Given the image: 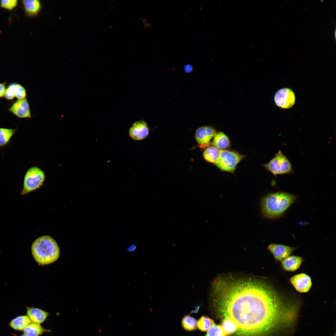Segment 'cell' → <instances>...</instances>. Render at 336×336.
I'll use <instances>...</instances> for the list:
<instances>
[{
  "mask_svg": "<svg viewBox=\"0 0 336 336\" xmlns=\"http://www.w3.org/2000/svg\"><path fill=\"white\" fill-rule=\"evenodd\" d=\"M213 289L217 309L236 324L240 336H262L291 309L283 296L262 280L219 277Z\"/></svg>",
  "mask_w": 336,
  "mask_h": 336,
  "instance_id": "1",
  "label": "cell"
},
{
  "mask_svg": "<svg viewBox=\"0 0 336 336\" xmlns=\"http://www.w3.org/2000/svg\"><path fill=\"white\" fill-rule=\"evenodd\" d=\"M296 197L294 195L284 192H273L267 195L260 201L262 215L269 219L281 217L295 202Z\"/></svg>",
  "mask_w": 336,
  "mask_h": 336,
  "instance_id": "2",
  "label": "cell"
},
{
  "mask_svg": "<svg viewBox=\"0 0 336 336\" xmlns=\"http://www.w3.org/2000/svg\"><path fill=\"white\" fill-rule=\"evenodd\" d=\"M31 250L35 260L40 265L53 263L60 256V248L57 243L48 235L36 239L32 244Z\"/></svg>",
  "mask_w": 336,
  "mask_h": 336,
  "instance_id": "3",
  "label": "cell"
},
{
  "mask_svg": "<svg viewBox=\"0 0 336 336\" xmlns=\"http://www.w3.org/2000/svg\"><path fill=\"white\" fill-rule=\"evenodd\" d=\"M45 176L44 172L37 166L28 169L24 177L21 195H25L39 189L43 184Z\"/></svg>",
  "mask_w": 336,
  "mask_h": 336,
  "instance_id": "4",
  "label": "cell"
},
{
  "mask_svg": "<svg viewBox=\"0 0 336 336\" xmlns=\"http://www.w3.org/2000/svg\"><path fill=\"white\" fill-rule=\"evenodd\" d=\"M266 169L275 176L293 172L292 165L287 157L279 150L275 156L264 165Z\"/></svg>",
  "mask_w": 336,
  "mask_h": 336,
  "instance_id": "5",
  "label": "cell"
},
{
  "mask_svg": "<svg viewBox=\"0 0 336 336\" xmlns=\"http://www.w3.org/2000/svg\"><path fill=\"white\" fill-rule=\"evenodd\" d=\"M244 156V155L235 152L220 150L219 158L215 164L222 171L232 172Z\"/></svg>",
  "mask_w": 336,
  "mask_h": 336,
  "instance_id": "6",
  "label": "cell"
},
{
  "mask_svg": "<svg viewBox=\"0 0 336 336\" xmlns=\"http://www.w3.org/2000/svg\"><path fill=\"white\" fill-rule=\"evenodd\" d=\"M274 101L278 107L289 109L293 106L296 101L295 94L290 89L283 88L278 90L274 96Z\"/></svg>",
  "mask_w": 336,
  "mask_h": 336,
  "instance_id": "7",
  "label": "cell"
},
{
  "mask_svg": "<svg viewBox=\"0 0 336 336\" xmlns=\"http://www.w3.org/2000/svg\"><path fill=\"white\" fill-rule=\"evenodd\" d=\"M290 283L300 293H306L310 289L312 282L310 277L305 273L295 275L289 279Z\"/></svg>",
  "mask_w": 336,
  "mask_h": 336,
  "instance_id": "8",
  "label": "cell"
},
{
  "mask_svg": "<svg viewBox=\"0 0 336 336\" xmlns=\"http://www.w3.org/2000/svg\"><path fill=\"white\" fill-rule=\"evenodd\" d=\"M297 248L280 244L272 243L267 247V249L273 255L276 261H281L291 255Z\"/></svg>",
  "mask_w": 336,
  "mask_h": 336,
  "instance_id": "9",
  "label": "cell"
},
{
  "mask_svg": "<svg viewBox=\"0 0 336 336\" xmlns=\"http://www.w3.org/2000/svg\"><path fill=\"white\" fill-rule=\"evenodd\" d=\"M8 110L20 118L31 117L29 105L26 98L17 100L13 103Z\"/></svg>",
  "mask_w": 336,
  "mask_h": 336,
  "instance_id": "10",
  "label": "cell"
},
{
  "mask_svg": "<svg viewBox=\"0 0 336 336\" xmlns=\"http://www.w3.org/2000/svg\"><path fill=\"white\" fill-rule=\"evenodd\" d=\"M149 133V128L147 123L143 120L134 123L129 129V135L133 140L139 141L146 138Z\"/></svg>",
  "mask_w": 336,
  "mask_h": 336,
  "instance_id": "11",
  "label": "cell"
},
{
  "mask_svg": "<svg viewBox=\"0 0 336 336\" xmlns=\"http://www.w3.org/2000/svg\"><path fill=\"white\" fill-rule=\"evenodd\" d=\"M216 134L214 128L210 126H202L196 130L195 137L198 142L201 145H208L211 139Z\"/></svg>",
  "mask_w": 336,
  "mask_h": 336,
  "instance_id": "12",
  "label": "cell"
},
{
  "mask_svg": "<svg viewBox=\"0 0 336 336\" xmlns=\"http://www.w3.org/2000/svg\"><path fill=\"white\" fill-rule=\"evenodd\" d=\"M25 15L29 17L38 15L40 12L42 4L40 0H23L21 1Z\"/></svg>",
  "mask_w": 336,
  "mask_h": 336,
  "instance_id": "13",
  "label": "cell"
},
{
  "mask_svg": "<svg viewBox=\"0 0 336 336\" xmlns=\"http://www.w3.org/2000/svg\"><path fill=\"white\" fill-rule=\"evenodd\" d=\"M303 261L302 257L297 255H290L281 260V266L285 271L293 272L298 269Z\"/></svg>",
  "mask_w": 336,
  "mask_h": 336,
  "instance_id": "14",
  "label": "cell"
},
{
  "mask_svg": "<svg viewBox=\"0 0 336 336\" xmlns=\"http://www.w3.org/2000/svg\"><path fill=\"white\" fill-rule=\"evenodd\" d=\"M27 315L32 322L40 324L47 319L50 313L40 309L26 306Z\"/></svg>",
  "mask_w": 336,
  "mask_h": 336,
  "instance_id": "15",
  "label": "cell"
},
{
  "mask_svg": "<svg viewBox=\"0 0 336 336\" xmlns=\"http://www.w3.org/2000/svg\"><path fill=\"white\" fill-rule=\"evenodd\" d=\"M32 322L27 315H21L17 316L12 319L9 325L15 330L21 331Z\"/></svg>",
  "mask_w": 336,
  "mask_h": 336,
  "instance_id": "16",
  "label": "cell"
},
{
  "mask_svg": "<svg viewBox=\"0 0 336 336\" xmlns=\"http://www.w3.org/2000/svg\"><path fill=\"white\" fill-rule=\"evenodd\" d=\"M24 334L27 336H40L44 333L50 332L51 330L45 329L40 324L32 322L23 330Z\"/></svg>",
  "mask_w": 336,
  "mask_h": 336,
  "instance_id": "17",
  "label": "cell"
},
{
  "mask_svg": "<svg viewBox=\"0 0 336 336\" xmlns=\"http://www.w3.org/2000/svg\"><path fill=\"white\" fill-rule=\"evenodd\" d=\"M212 143L214 147L222 150L229 147L230 141L228 137L225 133L219 132L214 136Z\"/></svg>",
  "mask_w": 336,
  "mask_h": 336,
  "instance_id": "18",
  "label": "cell"
},
{
  "mask_svg": "<svg viewBox=\"0 0 336 336\" xmlns=\"http://www.w3.org/2000/svg\"><path fill=\"white\" fill-rule=\"evenodd\" d=\"M17 128H0V148H2L8 144L16 133Z\"/></svg>",
  "mask_w": 336,
  "mask_h": 336,
  "instance_id": "19",
  "label": "cell"
},
{
  "mask_svg": "<svg viewBox=\"0 0 336 336\" xmlns=\"http://www.w3.org/2000/svg\"><path fill=\"white\" fill-rule=\"evenodd\" d=\"M220 150L214 146L208 147L204 152L203 156L207 161L215 164L219 158Z\"/></svg>",
  "mask_w": 336,
  "mask_h": 336,
  "instance_id": "20",
  "label": "cell"
},
{
  "mask_svg": "<svg viewBox=\"0 0 336 336\" xmlns=\"http://www.w3.org/2000/svg\"><path fill=\"white\" fill-rule=\"evenodd\" d=\"M221 326L226 336L236 332L237 329L236 324L227 316H225Z\"/></svg>",
  "mask_w": 336,
  "mask_h": 336,
  "instance_id": "21",
  "label": "cell"
},
{
  "mask_svg": "<svg viewBox=\"0 0 336 336\" xmlns=\"http://www.w3.org/2000/svg\"><path fill=\"white\" fill-rule=\"evenodd\" d=\"M182 325L183 328L187 331H193L197 329V321L193 317L187 315L182 320Z\"/></svg>",
  "mask_w": 336,
  "mask_h": 336,
  "instance_id": "22",
  "label": "cell"
},
{
  "mask_svg": "<svg viewBox=\"0 0 336 336\" xmlns=\"http://www.w3.org/2000/svg\"><path fill=\"white\" fill-rule=\"evenodd\" d=\"M214 324L213 320L209 317L203 316L197 321V327L201 331H207Z\"/></svg>",
  "mask_w": 336,
  "mask_h": 336,
  "instance_id": "23",
  "label": "cell"
},
{
  "mask_svg": "<svg viewBox=\"0 0 336 336\" xmlns=\"http://www.w3.org/2000/svg\"><path fill=\"white\" fill-rule=\"evenodd\" d=\"M205 336H226L221 325L213 324L207 331Z\"/></svg>",
  "mask_w": 336,
  "mask_h": 336,
  "instance_id": "24",
  "label": "cell"
},
{
  "mask_svg": "<svg viewBox=\"0 0 336 336\" xmlns=\"http://www.w3.org/2000/svg\"><path fill=\"white\" fill-rule=\"evenodd\" d=\"M14 89L15 96L17 100L26 98V91L21 85L16 83H14Z\"/></svg>",
  "mask_w": 336,
  "mask_h": 336,
  "instance_id": "25",
  "label": "cell"
},
{
  "mask_svg": "<svg viewBox=\"0 0 336 336\" xmlns=\"http://www.w3.org/2000/svg\"><path fill=\"white\" fill-rule=\"evenodd\" d=\"M17 0H1L0 1V8L11 12L18 5Z\"/></svg>",
  "mask_w": 336,
  "mask_h": 336,
  "instance_id": "26",
  "label": "cell"
},
{
  "mask_svg": "<svg viewBox=\"0 0 336 336\" xmlns=\"http://www.w3.org/2000/svg\"><path fill=\"white\" fill-rule=\"evenodd\" d=\"M4 96L7 100H11L15 97L14 83L9 85L6 88Z\"/></svg>",
  "mask_w": 336,
  "mask_h": 336,
  "instance_id": "27",
  "label": "cell"
},
{
  "mask_svg": "<svg viewBox=\"0 0 336 336\" xmlns=\"http://www.w3.org/2000/svg\"><path fill=\"white\" fill-rule=\"evenodd\" d=\"M5 83H0V98L4 96L6 88Z\"/></svg>",
  "mask_w": 336,
  "mask_h": 336,
  "instance_id": "28",
  "label": "cell"
},
{
  "mask_svg": "<svg viewBox=\"0 0 336 336\" xmlns=\"http://www.w3.org/2000/svg\"><path fill=\"white\" fill-rule=\"evenodd\" d=\"M184 69L186 72H189L192 71L193 67L191 65L188 64L185 66Z\"/></svg>",
  "mask_w": 336,
  "mask_h": 336,
  "instance_id": "29",
  "label": "cell"
},
{
  "mask_svg": "<svg viewBox=\"0 0 336 336\" xmlns=\"http://www.w3.org/2000/svg\"><path fill=\"white\" fill-rule=\"evenodd\" d=\"M134 249H135V246H130L129 247V248L128 249L129 250V251H133V250H134Z\"/></svg>",
  "mask_w": 336,
  "mask_h": 336,
  "instance_id": "30",
  "label": "cell"
},
{
  "mask_svg": "<svg viewBox=\"0 0 336 336\" xmlns=\"http://www.w3.org/2000/svg\"><path fill=\"white\" fill-rule=\"evenodd\" d=\"M98 330L99 332L100 333L101 332V330L100 329V328L98 327Z\"/></svg>",
  "mask_w": 336,
  "mask_h": 336,
  "instance_id": "31",
  "label": "cell"
},
{
  "mask_svg": "<svg viewBox=\"0 0 336 336\" xmlns=\"http://www.w3.org/2000/svg\"><path fill=\"white\" fill-rule=\"evenodd\" d=\"M336 29L335 28V31H334V36H335L334 38H335V40L336 39Z\"/></svg>",
  "mask_w": 336,
  "mask_h": 336,
  "instance_id": "32",
  "label": "cell"
},
{
  "mask_svg": "<svg viewBox=\"0 0 336 336\" xmlns=\"http://www.w3.org/2000/svg\"><path fill=\"white\" fill-rule=\"evenodd\" d=\"M20 336H27L26 335H25V334H23L22 335H21Z\"/></svg>",
  "mask_w": 336,
  "mask_h": 336,
  "instance_id": "33",
  "label": "cell"
}]
</instances>
